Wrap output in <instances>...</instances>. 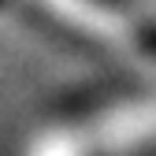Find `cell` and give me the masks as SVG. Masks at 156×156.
Returning <instances> with one entry per match:
<instances>
[{"mask_svg": "<svg viewBox=\"0 0 156 156\" xmlns=\"http://www.w3.org/2000/svg\"><path fill=\"white\" fill-rule=\"evenodd\" d=\"M145 48L156 56V30H149V34H145Z\"/></svg>", "mask_w": 156, "mask_h": 156, "instance_id": "obj_1", "label": "cell"}]
</instances>
